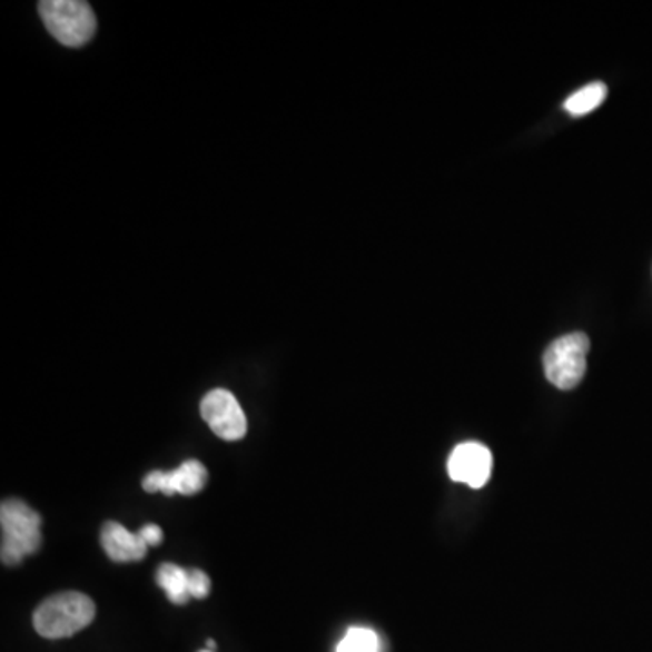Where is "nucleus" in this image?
Masks as SVG:
<instances>
[{"label":"nucleus","instance_id":"1","mask_svg":"<svg viewBox=\"0 0 652 652\" xmlns=\"http://www.w3.org/2000/svg\"><path fill=\"white\" fill-rule=\"evenodd\" d=\"M97 607L88 594L77 591L55 594L45 600L33 614V628L48 640L73 636L93 622Z\"/></svg>","mask_w":652,"mask_h":652},{"label":"nucleus","instance_id":"2","mask_svg":"<svg viewBox=\"0 0 652 652\" xmlns=\"http://www.w3.org/2000/svg\"><path fill=\"white\" fill-rule=\"evenodd\" d=\"M0 526H2V562L17 565L33 555L40 547V515L26 502H2L0 506Z\"/></svg>","mask_w":652,"mask_h":652},{"label":"nucleus","instance_id":"3","mask_svg":"<svg viewBox=\"0 0 652 652\" xmlns=\"http://www.w3.org/2000/svg\"><path fill=\"white\" fill-rule=\"evenodd\" d=\"M39 11L51 37L68 48H80L97 31L93 8L83 0H45Z\"/></svg>","mask_w":652,"mask_h":652},{"label":"nucleus","instance_id":"4","mask_svg":"<svg viewBox=\"0 0 652 652\" xmlns=\"http://www.w3.org/2000/svg\"><path fill=\"white\" fill-rule=\"evenodd\" d=\"M590 337L575 332L559 337L544 354L545 377L560 389H573L584 379L590 354Z\"/></svg>","mask_w":652,"mask_h":652},{"label":"nucleus","instance_id":"5","mask_svg":"<svg viewBox=\"0 0 652 652\" xmlns=\"http://www.w3.org/2000/svg\"><path fill=\"white\" fill-rule=\"evenodd\" d=\"M201 417L209 428L224 441H239L247 434V417L238 399L229 389L216 388L201 401Z\"/></svg>","mask_w":652,"mask_h":652},{"label":"nucleus","instance_id":"6","mask_svg":"<svg viewBox=\"0 0 652 652\" xmlns=\"http://www.w3.org/2000/svg\"><path fill=\"white\" fill-rule=\"evenodd\" d=\"M209 473L200 461H186L172 472H151L144 478L141 486L147 493H164V495H196L207 484Z\"/></svg>","mask_w":652,"mask_h":652},{"label":"nucleus","instance_id":"7","mask_svg":"<svg viewBox=\"0 0 652 652\" xmlns=\"http://www.w3.org/2000/svg\"><path fill=\"white\" fill-rule=\"evenodd\" d=\"M492 452L478 443L458 444L448 461L452 481L464 482L470 487L484 486L492 477Z\"/></svg>","mask_w":652,"mask_h":652},{"label":"nucleus","instance_id":"8","mask_svg":"<svg viewBox=\"0 0 652 652\" xmlns=\"http://www.w3.org/2000/svg\"><path fill=\"white\" fill-rule=\"evenodd\" d=\"M100 542L109 559L115 562H138L147 555L149 550V545L144 542L140 533H132L118 522H108L102 527Z\"/></svg>","mask_w":652,"mask_h":652},{"label":"nucleus","instance_id":"9","mask_svg":"<svg viewBox=\"0 0 652 652\" xmlns=\"http://www.w3.org/2000/svg\"><path fill=\"white\" fill-rule=\"evenodd\" d=\"M156 584L160 585L172 604L186 605L190 600L189 570L176 564H161L156 571Z\"/></svg>","mask_w":652,"mask_h":652},{"label":"nucleus","instance_id":"10","mask_svg":"<svg viewBox=\"0 0 652 652\" xmlns=\"http://www.w3.org/2000/svg\"><path fill=\"white\" fill-rule=\"evenodd\" d=\"M605 97H607V86L604 82H593L571 95L565 100L564 109L573 117H584L587 112L602 106Z\"/></svg>","mask_w":652,"mask_h":652},{"label":"nucleus","instance_id":"11","mask_svg":"<svg viewBox=\"0 0 652 652\" xmlns=\"http://www.w3.org/2000/svg\"><path fill=\"white\" fill-rule=\"evenodd\" d=\"M336 652H379V638L372 629L352 628Z\"/></svg>","mask_w":652,"mask_h":652},{"label":"nucleus","instance_id":"12","mask_svg":"<svg viewBox=\"0 0 652 652\" xmlns=\"http://www.w3.org/2000/svg\"><path fill=\"white\" fill-rule=\"evenodd\" d=\"M189 593L190 599L204 600L210 593V579L205 575L204 571H189Z\"/></svg>","mask_w":652,"mask_h":652},{"label":"nucleus","instance_id":"13","mask_svg":"<svg viewBox=\"0 0 652 652\" xmlns=\"http://www.w3.org/2000/svg\"><path fill=\"white\" fill-rule=\"evenodd\" d=\"M138 533H140L141 539H144V542L149 547L161 544V541H164V531H161L160 526H156V524H146Z\"/></svg>","mask_w":652,"mask_h":652},{"label":"nucleus","instance_id":"14","mask_svg":"<svg viewBox=\"0 0 652 652\" xmlns=\"http://www.w3.org/2000/svg\"><path fill=\"white\" fill-rule=\"evenodd\" d=\"M207 649H210V651H215V649H216L215 640H207Z\"/></svg>","mask_w":652,"mask_h":652},{"label":"nucleus","instance_id":"15","mask_svg":"<svg viewBox=\"0 0 652 652\" xmlns=\"http://www.w3.org/2000/svg\"><path fill=\"white\" fill-rule=\"evenodd\" d=\"M200 652H215V651H210V649H204V651Z\"/></svg>","mask_w":652,"mask_h":652}]
</instances>
